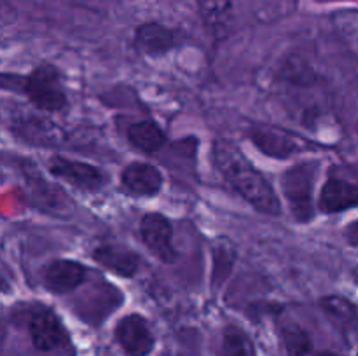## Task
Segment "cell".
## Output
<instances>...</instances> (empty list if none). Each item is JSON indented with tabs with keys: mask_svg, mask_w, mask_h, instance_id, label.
<instances>
[{
	"mask_svg": "<svg viewBox=\"0 0 358 356\" xmlns=\"http://www.w3.org/2000/svg\"><path fill=\"white\" fill-rule=\"evenodd\" d=\"M87 269L83 264L70 258H56L51 260L42 271V281L51 293L72 292L86 279Z\"/></svg>",
	"mask_w": 358,
	"mask_h": 356,
	"instance_id": "11",
	"label": "cell"
},
{
	"mask_svg": "<svg viewBox=\"0 0 358 356\" xmlns=\"http://www.w3.org/2000/svg\"><path fill=\"white\" fill-rule=\"evenodd\" d=\"M198 6L206 31L215 40H226L234 24L233 0H198Z\"/></svg>",
	"mask_w": 358,
	"mask_h": 356,
	"instance_id": "13",
	"label": "cell"
},
{
	"mask_svg": "<svg viewBox=\"0 0 358 356\" xmlns=\"http://www.w3.org/2000/svg\"><path fill=\"white\" fill-rule=\"evenodd\" d=\"M352 208H358V185L343 178H329L318 195V209L332 215Z\"/></svg>",
	"mask_w": 358,
	"mask_h": 356,
	"instance_id": "12",
	"label": "cell"
},
{
	"mask_svg": "<svg viewBox=\"0 0 358 356\" xmlns=\"http://www.w3.org/2000/svg\"><path fill=\"white\" fill-rule=\"evenodd\" d=\"M220 356H257V349L250 335L243 328L236 325H227L222 330Z\"/></svg>",
	"mask_w": 358,
	"mask_h": 356,
	"instance_id": "17",
	"label": "cell"
},
{
	"mask_svg": "<svg viewBox=\"0 0 358 356\" xmlns=\"http://www.w3.org/2000/svg\"><path fill=\"white\" fill-rule=\"evenodd\" d=\"M140 239L147 250L164 264H173L177 260V250L173 244V225L170 218L161 213H147L140 220Z\"/></svg>",
	"mask_w": 358,
	"mask_h": 356,
	"instance_id": "4",
	"label": "cell"
},
{
	"mask_svg": "<svg viewBox=\"0 0 358 356\" xmlns=\"http://www.w3.org/2000/svg\"><path fill=\"white\" fill-rule=\"evenodd\" d=\"M164 178L159 168L150 163H129L121 171V185L128 194L138 195V198H150L159 194L163 188Z\"/></svg>",
	"mask_w": 358,
	"mask_h": 356,
	"instance_id": "10",
	"label": "cell"
},
{
	"mask_svg": "<svg viewBox=\"0 0 358 356\" xmlns=\"http://www.w3.org/2000/svg\"><path fill=\"white\" fill-rule=\"evenodd\" d=\"M320 306L345 337L358 342V307L352 300L339 295H327L320 300Z\"/></svg>",
	"mask_w": 358,
	"mask_h": 356,
	"instance_id": "14",
	"label": "cell"
},
{
	"mask_svg": "<svg viewBox=\"0 0 358 356\" xmlns=\"http://www.w3.org/2000/svg\"><path fill=\"white\" fill-rule=\"evenodd\" d=\"M126 138L133 147L147 154L157 152L166 143V135L154 121H138L131 124L126 133Z\"/></svg>",
	"mask_w": 358,
	"mask_h": 356,
	"instance_id": "16",
	"label": "cell"
},
{
	"mask_svg": "<svg viewBox=\"0 0 358 356\" xmlns=\"http://www.w3.org/2000/svg\"><path fill=\"white\" fill-rule=\"evenodd\" d=\"M115 341L128 356H147L156 346V337L142 314H128L115 327Z\"/></svg>",
	"mask_w": 358,
	"mask_h": 356,
	"instance_id": "7",
	"label": "cell"
},
{
	"mask_svg": "<svg viewBox=\"0 0 358 356\" xmlns=\"http://www.w3.org/2000/svg\"><path fill=\"white\" fill-rule=\"evenodd\" d=\"M318 356H339V355H336V353H332V351H322Z\"/></svg>",
	"mask_w": 358,
	"mask_h": 356,
	"instance_id": "20",
	"label": "cell"
},
{
	"mask_svg": "<svg viewBox=\"0 0 358 356\" xmlns=\"http://www.w3.org/2000/svg\"><path fill=\"white\" fill-rule=\"evenodd\" d=\"M93 258L105 267L107 271L121 276V278H133L138 272L140 257L131 250L114 246V244H103L93 251Z\"/></svg>",
	"mask_w": 358,
	"mask_h": 356,
	"instance_id": "15",
	"label": "cell"
},
{
	"mask_svg": "<svg viewBox=\"0 0 358 356\" xmlns=\"http://www.w3.org/2000/svg\"><path fill=\"white\" fill-rule=\"evenodd\" d=\"M135 49L143 56L157 58L173 51L184 42L180 30L161 23H143L135 31Z\"/></svg>",
	"mask_w": 358,
	"mask_h": 356,
	"instance_id": "8",
	"label": "cell"
},
{
	"mask_svg": "<svg viewBox=\"0 0 358 356\" xmlns=\"http://www.w3.org/2000/svg\"><path fill=\"white\" fill-rule=\"evenodd\" d=\"M213 164L231 187L250 202L257 212L269 216L282 215V202L271 181L243 156L229 140H215L212 147Z\"/></svg>",
	"mask_w": 358,
	"mask_h": 356,
	"instance_id": "1",
	"label": "cell"
},
{
	"mask_svg": "<svg viewBox=\"0 0 358 356\" xmlns=\"http://www.w3.org/2000/svg\"><path fill=\"white\" fill-rule=\"evenodd\" d=\"M282 339L290 356H304L311 351L310 335H308L306 330H303L297 323H292V321H290V323L283 325Z\"/></svg>",
	"mask_w": 358,
	"mask_h": 356,
	"instance_id": "18",
	"label": "cell"
},
{
	"mask_svg": "<svg viewBox=\"0 0 358 356\" xmlns=\"http://www.w3.org/2000/svg\"><path fill=\"white\" fill-rule=\"evenodd\" d=\"M352 276H353V281H355V283H357V286H358V267L353 269Z\"/></svg>",
	"mask_w": 358,
	"mask_h": 356,
	"instance_id": "19",
	"label": "cell"
},
{
	"mask_svg": "<svg viewBox=\"0 0 358 356\" xmlns=\"http://www.w3.org/2000/svg\"><path fill=\"white\" fill-rule=\"evenodd\" d=\"M318 164L299 163L289 168L280 178V188L290 206V212L299 222H310L315 216V181H317Z\"/></svg>",
	"mask_w": 358,
	"mask_h": 356,
	"instance_id": "2",
	"label": "cell"
},
{
	"mask_svg": "<svg viewBox=\"0 0 358 356\" xmlns=\"http://www.w3.org/2000/svg\"><path fill=\"white\" fill-rule=\"evenodd\" d=\"M48 170L56 178H62L66 184L86 192H96L107 184V175L100 168L63 156H52L48 161Z\"/></svg>",
	"mask_w": 358,
	"mask_h": 356,
	"instance_id": "5",
	"label": "cell"
},
{
	"mask_svg": "<svg viewBox=\"0 0 358 356\" xmlns=\"http://www.w3.org/2000/svg\"><path fill=\"white\" fill-rule=\"evenodd\" d=\"M21 91L30 103L44 112H59L66 107V93L62 82V73L51 63L35 66L21 79Z\"/></svg>",
	"mask_w": 358,
	"mask_h": 356,
	"instance_id": "3",
	"label": "cell"
},
{
	"mask_svg": "<svg viewBox=\"0 0 358 356\" xmlns=\"http://www.w3.org/2000/svg\"><path fill=\"white\" fill-rule=\"evenodd\" d=\"M250 138L254 145L261 149V152L276 157V159H289L294 154L301 152L304 147L296 135L278 128V126H255L250 131Z\"/></svg>",
	"mask_w": 358,
	"mask_h": 356,
	"instance_id": "9",
	"label": "cell"
},
{
	"mask_svg": "<svg viewBox=\"0 0 358 356\" xmlns=\"http://www.w3.org/2000/svg\"><path fill=\"white\" fill-rule=\"evenodd\" d=\"M30 337L41 353L58 351L69 342V334L62 320L48 307H37L30 316Z\"/></svg>",
	"mask_w": 358,
	"mask_h": 356,
	"instance_id": "6",
	"label": "cell"
}]
</instances>
